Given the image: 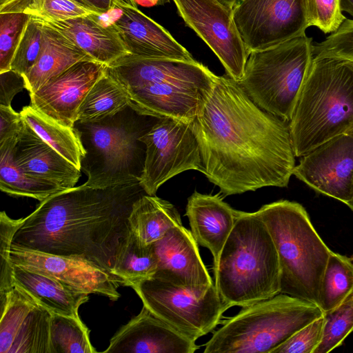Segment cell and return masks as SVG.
<instances>
[{"label": "cell", "instance_id": "6", "mask_svg": "<svg viewBox=\"0 0 353 353\" xmlns=\"http://www.w3.org/2000/svg\"><path fill=\"white\" fill-rule=\"evenodd\" d=\"M256 214L274 243L281 270V293L319 306L320 292L332 252L316 232L303 205L279 200Z\"/></svg>", "mask_w": 353, "mask_h": 353}, {"label": "cell", "instance_id": "31", "mask_svg": "<svg viewBox=\"0 0 353 353\" xmlns=\"http://www.w3.org/2000/svg\"><path fill=\"white\" fill-rule=\"evenodd\" d=\"M353 294V262L345 255L331 252L324 272L319 307L324 314L340 306Z\"/></svg>", "mask_w": 353, "mask_h": 353}, {"label": "cell", "instance_id": "14", "mask_svg": "<svg viewBox=\"0 0 353 353\" xmlns=\"http://www.w3.org/2000/svg\"><path fill=\"white\" fill-rule=\"evenodd\" d=\"M292 174L316 192L347 204L353 197V130L301 157Z\"/></svg>", "mask_w": 353, "mask_h": 353}, {"label": "cell", "instance_id": "35", "mask_svg": "<svg viewBox=\"0 0 353 353\" xmlns=\"http://www.w3.org/2000/svg\"><path fill=\"white\" fill-rule=\"evenodd\" d=\"M30 17L26 12L0 13V73L10 70L14 54Z\"/></svg>", "mask_w": 353, "mask_h": 353}, {"label": "cell", "instance_id": "49", "mask_svg": "<svg viewBox=\"0 0 353 353\" xmlns=\"http://www.w3.org/2000/svg\"><path fill=\"white\" fill-rule=\"evenodd\" d=\"M353 212V197L352 200L346 204Z\"/></svg>", "mask_w": 353, "mask_h": 353}, {"label": "cell", "instance_id": "12", "mask_svg": "<svg viewBox=\"0 0 353 353\" xmlns=\"http://www.w3.org/2000/svg\"><path fill=\"white\" fill-rule=\"evenodd\" d=\"M185 25L212 50L236 81L243 77L249 53L234 23L232 8L219 0H172Z\"/></svg>", "mask_w": 353, "mask_h": 353}, {"label": "cell", "instance_id": "39", "mask_svg": "<svg viewBox=\"0 0 353 353\" xmlns=\"http://www.w3.org/2000/svg\"><path fill=\"white\" fill-rule=\"evenodd\" d=\"M313 54L353 61V19L346 18L325 40L313 44Z\"/></svg>", "mask_w": 353, "mask_h": 353}, {"label": "cell", "instance_id": "19", "mask_svg": "<svg viewBox=\"0 0 353 353\" xmlns=\"http://www.w3.org/2000/svg\"><path fill=\"white\" fill-rule=\"evenodd\" d=\"M214 83L165 81L125 92L129 105L141 114L192 123Z\"/></svg>", "mask_w": 353, "mask_h": 353}, {"label": "cell", "instance_id": "21", "mask_svg": "<svg viewBox=\"0 0 353 353\" xmlns=\"http://www.w3.org/2000/svg\"><path fill=\"white\" fill-rule=\"evenodd\" d=\"M111 23L130 54L144 58L193 61L190 52L163 26L143 13L137 5L125 4Z\"/></svg>", "mask_w": 353, "mask_h": 353}, {"label": "cell", "instance_id": "5", "mask_svg": "<svg viewBox=\"0 0 353 353\" xmlns=\"http://www.w3.org/2000/svg\"><path fill=\"white\" fill-rule=\"evenodd\" d=\"M159 118L141 114L128 105L112 117L95 122L76 121L85 154L81 170L93 188L140 183L146 147L140 140Z\"/></svg>", "mask_w": 353, "mask_h": 353}, {"label": "cell", "instance_id": "46", "mask_svg": "<svg viewBox=\"0 0 353 353\" xmlns=\"http://www.w3.org/2000/svg\"><path fill=\"white\" fill-rule=\"evenodd\" d=\"M137 5L144 7H151L154 6H161L170 1V0H134Z\"/></svg>", "mask_w": 353, "mask_h": 353}, {"label": "cell", "instance_id": "18", "mask_svg": "<svg viewBox=\"0 0 353 353\" xmlns=\"http://www.w3.org/2000/svg\"><path fill=\"white\" fill-rule=\"evenodd\" d=\"M107 73L124 92L165 81L213 83L216 77L196 60L144 58L130 54L107 65Z\"/></svg>", "mask_w": 353, "mask_h": 353}, {"label": "cell", "instance_id": "11", "mask_svg": "<svg viewBox=\"0 0 353 353\" xmlns=\"http://www.w3.org/2000/svg\"><path fill=\"white\" fill-rule=\"evenodd\" d=\"M234 23L250 54L305 34L307 0H238Z\"/></svg>", "mask_w": 353, "mask_h": 353}, {"label": "cell", "instance_id": "13", "mask_svg": "<svg viewBox=\"0 0 353 353\" xmlns=\"http://www.w3.org/2000/svg\"><path fill=\"white\" fill-rule=\"evenodd\" d=\"M0 309V353L51 352L50 311L16 284Z\"/></svg>", "mask_w": 353, "mask_h": 353}, {"label": "cell", "instance_id": "23", "mask_svg": "<svg viewBox=\"0 0 353 353\" xmlns=\"http://www.w3.org/2000/svg\"><path fill=\"white\" fill-rule=\"evenodd\" d=\"M185 216L198 245L210 251L215 263L234 227L236 210L223 201L219 194L194 191L188 199Z\"/></svg>", "mask_w": 353, "mask_h": 353}, {"label": "cell", "instance_id": "40", "mask_svg": "<svg viewBox=\"0 0 353 353\" xmlns=\"http://www.w3.org/2000/svg\"><path fill=\"white\" fill-rule=\"evenodd\" d=\"M310 26L323 32H335L346 19L341 7V0H307Z\"/></svg>", "mask_w": 353, "mask_h": 353}, {"label": "cell", "instance_id": "22", "mask_svg": "<svg viewBox=\"0 0 353 353\" xmlns=\"http://www.w3.org/2000/svg\"><path fill=\"white\" fill-rule=\"evenodd\" d=\"M17 166L26 174L62 190L75 187L81 170L43 141L25 121L14 149Z\"/></svg>", "mask_w": 353, "mask_h": 353}, {"label": "cell", "instance_id": "10", "mask_svg": "<svg viewBox=\"0 0 353 353\" xmlns=\"http://www.w3.org/2000/svg\"><path fill=\"white\" fill-rule=\"evenodd\" d=\"M140 140L146 147L140 185L148 195L173 176L187 170L203 173L202 158L191 123L159 119Z\"/></svg>", "mask_w": 353, "mask_h": 353}, {"label": "cell", "instance_id": "17", "mask_svg": "<svg viewBox=\"0 0 353 353\" xmlns=\"http://www.w3.org/2000/svg\"><path fill=\"white\" fill-rule=\"evenodd\" d=\"M158 276L190 290L206 292L213 285L191 231L183 225L170 228L152 244Z\"/></svg>", "mask_w": 353, "mask_h": 353}, {"label": "cell", "instance_id": "2", "mask_svg": "<svg viewBox=\"0 0 353 353\" xmlns=\"http://www.w3.org/2000/svg\"><path fill=\"white\" fill-rule=\"evenodd\" d=\"M145 194L139 183L103 188L83 183L59 191L23 218L12 245L78 258L114 274L131 234L133 204Z\"/></svg>", "mask_w": 353, "mask_h": 353}, {"label": "cell", "instance_id": "16", "mask_svg": "<svg viewBox=\"0 0 353 353\" xmlns=\"http://www.w3.org/2000/svg\"><path fill=\"white\" fill-rule=\"evenodd\" d=\"M106 70V65L95 61L77 62L30 94V105L59 123L73 128L84 98Z\"/></svg>", "mask_w": 353, "mask_h": 353}, {"label": "cell", "instance_id": "9", "mask_svg": "<svg viewBox=\"0 0 353 353\" xmlns=\"http://www.w3.org/2000/svg\"><path fill=\"white\" fill-rule=\"evenodd\" d=\"M132 288L143 305L194 341L213 331L228 310L214 284L201 292L152 276Z\"/></svg>", "mask_w": 353, "mask_h": 353}, {"label": "cell", "instance_id": "33", "mask_svg": "<svg viewBox=\"0 0 353 353\" xmlns=\"http://www.w3.org/2000/svg\"><path fill=\"white\" fill-rule=\"evenodd\" d=\"M50 353H95L88 327L80 318L52 314Z\"/></svg>", "mask_w": 353, "mask_h": 353}, {"label": "cell", "instance_id": "26", "mask_svg": "<svg viewBox=\"0 0 353 353\" xmlns=\"http://www.w3.org/2000/svg\"><path fill=\"white\" fill-rule=\"evenodd\" d=\"M14 283L52 314L79 318L89 294L77 291L47 275L13 264Z\"/></svg>", "mask_w": 353, "mask_h": 353}, {"label": "cell", "instance_id": "42", "mask_svg": "<svg viewBox=\"0 0 353 353\" xmlns=\"http://www.w3.org/2000/svg\"><path fill=\"white\" fill-rule=\"evenodd\" d=\"M25 121L11 106L0 105V143L19 139Z\"/></svg>", "mask_w": 353, "mask_h": 353}, {"label": "cell", "instance_id": "7", "mask_svg": "<svg viewBox=\"0 0 353 353\" xmlns=\"http://www.w3.org/2000/svg\"><path fill=\"white\" fill-rule=\"evenodd\" d=\"M317 305L279 293L243 307L205 344V353H272L295 332L324 316Z\"/></svg>", "mask_w": 353, "mask_h": 353}, {"label": "cell", "instance_id": "27", "mask_svg": "<svg viewBox=\"0 0 353 353\" xmlns=\"http://www.w3.org/2000/svg\"><path fill=\"white\" fill-rule=\"evenodd\" d=\"M128 222L131 234L143 246L159 241L170 228L182 225L180 214L170 202L147 194L134 203Z\"/></svg>", "mask_w": 353, "mask_h": 353}, {"label": "cell", "instance_id": "28", "mask_svg": "<svg viewBox=\"0 0 353 353\" xmlns=\"http://www.w3.org/2000/svg\"><path fill=\"white\" fill-rule=\"evenodd\" d=\"M23 120L46 143L81 170L85 150L76 130L64 125L29 105L20 112Z\"/></svg>", "mask_w": 353, "mask_h": 353}, {"label": "cell", "instance_id": "8", "mask_svg": "<svg viewBox=\"0 0 353 353\" xmlns=\"http://www.w3.org/2000/svg\"><path fill=\"white\" fill-rule=\"evenodd\" d=\"M313 58L312 39L305 34L251 52L237 83L259 108L289 123Z\"/></svg>", "mask_w": 353, "mask_h": 353}, {"label": "cell", "instance_id": "24", "mask_svg": "<svg viewBox=\"0 0 353 353\" xmlns=\"http://www.w3.org/2000/svg\"><path fill=\"white\" fill-rule=\"evenodd\" d=\"M99 16L90 14L65 21L37 19L59 32L95 61L109 65L129 52L113 24H103Z\"/></svg>", "mask_w": 353, "mask_h": 353}, {"label": "cell", "instance_id": "32", "mask_svg": "<svg viewBox=\"0 0 353 353\" xmlns=\"http://www.w3.org/2000/svg\"><path fill=\"white\" fill-rule=\"evenodd\" d=\"M158 261L152 244L141 245L131 234L115 266L114 274L123 285L132 287L152 278L157 270Z\"/></svg>", "mask_w": 353, "mask_h": 353}, {"label": "cell", "instance_id": "29", "mask_svg": "<svg viewBox=\"0 0 353 353\" xmlns=\"http://www.w3.org/2000/svg\"><path fill=\"white\" fill-rule=\"evenodd\" d=\"M19 139L0 143L1 190L11 196L30 197L40 201L62 191L55 185L30 176L17 166L14 149Z\"/></svg>", "mask_w": 353, "mask_h": 353}, {"label": "cell", "instance_id": "44", "mask_svg": "<svg viewBox=\"0 0 353 353\" xmlns=\"http://www.w3.org/2000/svg\"><path fill=\"white\" fill-rule=\"evenodd\" d=\"M100 15L119 9L125 4L137 5L134 0H82Z\"/></svg>", "mask_w": 353, "mask_h": 353}, {"label": "cell", "instance_id": "47", "mask_svg": "<svg viewBox=\"0 0 353 353\" xmlns=\"http://www.w3.org/2000/svg\"><path fill=\"white\" fill-rule=\"evenodd\" d=\"M341 7L343 12L348 13L353 18V0H341Z\"/></svg>", "mask_w": 353, "mask_h": 353}, {"label": "cell", "instance_id": "48", "mask_svg": "<svg viewBox=\"0 0 353 353\" xmlns=\"http://www.w3.org/2000/svg\"><path fill=\"white\" fill-rule=\"evenodd\" d=\"M219 1H221L222 3L226 5L227 6L232 8L238 0H219Z\"/></svg>", "mask_w": 353, "mask_h": 353}, {"label": "cell", "instance_id": "41", "mask_svg": "<svg viewBox=\"0 0 353 353\" xmlns=\"http://www.w3.org/2000/svg\"><path fill=\"white\" fill-rule=\"evenodd\" d=\"M324 325L323 316L301 328L272 353H314L321 341Z\"/></svg>", "mask_w": 353, "mask_h": 353}, {"label": "cell", "instance_id": "1", "mask_svg": "<svg viewBox=\"0 0 353 353\" xmlns=\"http://www.w3.org/2000/svg\"><path fill=\"white\" fill-rule=\"evenodd\" d=\"M191 125L203 174L224 196L288 186L296 157L289 123L259 108L227 74L216 76Z\"/></svg>", "mask_w": 353, "mask_h": 353}, {"label": "cell", "instance_id": "4", "mask_svg": "<svg viewBox=\"0 0 353 353\" xmlns=\"http://www.w3.org/2000/svg\"><path fill=\"white\" fill-rule=\"evenodd\" d=\"M289 127L296 157L353 130V61L314 57Z\"/></svg>", "mask_w": 353, "mask_h": 353}, {"label": "cell", "instance_id": "37", "mask_svg": "<svg viewBox=\"0 0 353 353\" xmlns=\"http://www.w3.org/2000/svg\"><path fill=\"white\" fill-rule=\"evenodd\" d=\"M42 45V24L31 16L14 54L10 70L26 75L36 63Z\"/></svg>", "mask_w": 353, "mask_h": 353}, {"label": "cell", "instance_id": "34", "mask_svg": "<svg viewBox=\"0 0 353 353\" xmlns=\"http://www.w3.org/2000/svg\"><path fill=\"white\" fill-rule=\"evenodd\" d=\"M321 341L314 353H327L353 331V294L337 308L325 313Z\"/></svg>", "mask_w": 353, "mask_h": 353}, {"label": "cell", "instance_id": "43", "mask_svg": "<svg viewBox=\"0 0 353 353\" xmlns=\"http://www.w3.org/2000/svg\"><path fill=\"white\" fill-rule=\"evenodd\" d=\"M26 89L24 77L12 70L0 73V105L11 106L14 97Z\"/></svg>", "mask_w": 353, "mask_h": 353}, {"label": "cell", "instance_id": "30", "mask_svg": "<svg viewBox=\"0 0 353 353\" xmlns=\"http://www.w3.org/2000/svg\"><path fill=\"white\" fill-rule=\"evenodd\" d=\"M128 105L127 94L106 70L84 98L78 110L77 121H99L115 115Z\"/></svg>", "mask_w": 353, "mask_h": 353}, {"label": "cell", "instance_id": "15", "mask_svg": "<svg viewBox=\"0 0 353 353\" xmlns=\"http://www.w3.org/2000/svg\"><path fill=\"white\" fill-rule=\"evenodd\" d=\"M14 265L54 278L79 292L101 294L110 300L120 297L117 289L123 281L93 263L78 258L46 254L12 245Z\"/></svg>", "mask_w": 353, "mask_h": 353}, {"label": "cell", "instance_id": "38", "mask_svg": "<svg viewBox=\"0 0 353 353\" xmlns=\"http://www.w3.org/2000/svg\"><path fill=\"white\" fill-rule=\"evenodd\" d=\"M23 219H11L6 212L0 214V299L15 285L13 278V264L10 260V250L13 236L23 222Z\"/></svg>", "mask_w": 353, "mask_h": 353}, {"label": "cell", "instance_id": "3", "mask_svg": "<svg viewBox=\"0 0 353 353\" xmlns=\"http://www.w3.org/2000/svg\"><path fill=\"white\" fill-rule=\"evenodd\" d=\"M214 265V285L228 309L243 307L281 293L277 251L256 212L236 210L234 227Z\"/></svg>", "mask_w": 353, "mask_h": 353}, {"label": "cell", "instance_id": "25", "mask_svg": "<svg viewBox=\"0 0 353 353\" xmlns=\"http://www.w3.org/2000/svg\"><path fill=\"white\" fill-rule=\"evenodd\" d=\"M38 20L43 28L42 48L34 65L23 76L26 89L30 94L36 92L76 63L94 61L59 32Z\"/></svg>", "mask_w": 353, "mask_h": 353}, {"label": "cell", "instance_id": "20", "mask_svg": "<svg viewBox=\"0 0 353 353\" xmlns=\"http://www.w3.org/2000/svg\"><path fill=\"white\" fill-rule=\"evenodd\" d=\"M199 348L159 318L147 307L123 325L110 339L105 353H194Z\"/></svg>", "mask_w": 353, "mask_h": 353}, {"label": "cell", "instance_id": "36", "mask_svg": "<svg viewBox=\"0 0 353 353\" xmlns=\"http://www.w3.org/2000/svg\"><path fill=\"white\" fill-rule=\"evenodd\" d=\"M25 12L47 21H65L90 14L100 15L82 0H32Z\"/></svg>", "mask_w": 353, "mask_h": 353}, {"label": "cell", "instance_id": "45", "mask_svg": "<svg viewBox=\"0 0 353 353\" xmlns=\"http://www.w3.org/2000/svg\"><path fill=\"white\" fill-rule=\"evenodd\" d=\"M32 0H0V13L25 12Z\"/></svg>", "mask_w": 353, "mask_h": 353}]
</instances>
